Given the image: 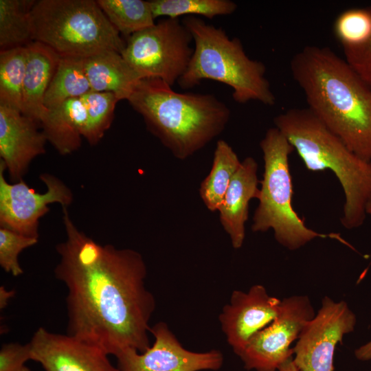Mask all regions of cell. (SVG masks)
Instances as JSON below:
<instances>
[{"label": "cell", "mask_w": 371, "mask_h": 371, "mask_svg": "<svg viewBox=\"0 0 371 371\" xmlns=\"http://www.w3.org/2000/svg\"><path fill=\"white\" fill-rule=\"evenodd\" d=\"M63 207L66 239L56 246V278L67 288L68 335L108 355L150 347L149 321L155 308L145 286L147 268L138 251L100 245L74 223Z\"/></svg>", "instance_id": "cell-1"}, {"label": "cell", "mask_w": 371, "mask_h": 371, "mask_svg": "<svg viewBox=\"0 0 371 371\" xmlns=\"http://www.w3.org/2000/svg\"><path fill=\"white\" fill-rule=\"evenodd\" d=\"M290 69L308 107L360 158L371 161V90L327 47L307 45L291 58Z\"/></svg>", "instance_id": "cell-2"}, {"label": "cell", "mask_w": 371, "mask_h": 371, "mask_svg": "<svg viewBox=\"0 0 371 371\" xmlns=\"http://www.w3.org/2000/svg\"><path fill=\"white\" fill-rule=\"evenodd\" d=\"M128 102L177 159L185 160L225 128L229 107L212 94L179 93L157 78H142Z\"/></svg>", "instance_id": "cell-3"}, {"label": "cell", "mask_w": 371, "mask_h": 371, "mask_svg": "<svg viewBox=\"0 0 371 371\" xmlns=\"http://www.w3.org/2000/svg\"><path fill=\"white\" fill-rule=\"evenodd\" d=\"M274 124L311 171L329 170L344 194L341 225L348 229L361 226L371 196V161L351 151L307 108H292L277 115Z\"/></svg>", "instance_id": "cell-4"}, {"label": "cell", "mask_w": 371, "mask_h": 371, "mask_svg": "<svg viewBox=\"0 0 371 371\" xmlns=\"http://www.w3.org/2000/svg\"><path fill=\"white\" fill-rule=\"evenodd\" d=\"M181 21L192 36L194 52L187 70L177 82L181 88L190 89L202 80H212L230 87L238 103L254 100L275 104L265 65L250 58L238 38H229L222 28L196 16H187Z\"/></svg>", "instance_id": "cell-5"}, {"label": "cell", "mask_w": 371, "mask_h": 371, "mask_svg": "<svg viewBox=\"0 0 371 371\" xmlns=\"http://www.w3.org/2000/svg\"><path fill=\"white\" fill-rule=\"evenodd\" d=\"M264 172L254 212L251 230L266 232L272 229L276 241L294 251L316 238H330L355 250L339 234H322L306 226L292 205L293 182L289 157L295 150L276 126L269 128L260 142Z\"/></svg>", "instance_id": "cell-6"}, {"label": "cell", "mask_w": 371, "mask_h": 371, "mask_svg": "<svg viewBox=\"0 0 371 371\" xmlns=\"http://www.w3.org/2000/svg\"><path fill=\"white\" fill-rule=\"evenodd\" d=\"M30 18L33 41L60 56L87 58L105 50L121 54L126 45L97 1H36Z\"/></svg>", "instance_id": "cell-7"}, {"label": "cell", "mask_w": 371, "mask_h": 371, "mask_svg": "<svg viewBox=\"0 0 371 371\" xmlns=\"http://www.w3.org/2000/svg\"><path fill=\"white\" fill-rule=\"evenodd\" d=\"M192 42L182 21L166 18L128 37L121 54L143 78H159L172 87L188 67Z\"/></svg>", "instance_id": "cell-8"}, {"label": "cell", "mask_w": 371, "mask_h": 371, "mask_svg": "<svg viewBox=\"0 0 371 371\" xmlns=\"http://www.w3.org/2000/svg\"><path fill=\"white\" fill-rule=\"evenodd\" d=\"M315 313L306 295H293L281 301L276 319L258 332L238 355L248 370L278 371L293 357L291 344L297 340Z\"/></svg>", "instance_id": "cell-9"}, {"label": "cell", "mask_w": 371, "mask_h": 371, "mask_svg": "<svg viewBox=\"0 0 371 371\" xmlns=\"http://www.w3.org/2000/svg\"><path fill=\"white\" fill-rule=\"evenodd\" d=\"M5 165L0 160V227L38 238L39 220L49 211V205H69L70 189L53 175L43 173L40 179L46 186L44 193L30 188L22 179L13 183L5 178Z\"/></svg>", "instance_id": "cell-10"}, {"label": "cell", "mask_w": 371, "mask_h": 371, "mask_svg": "<svg viewBox=\"0 0 371 371\" xmlns=\"http://www.w3.org/2000/svg\"><path fill=\"white\" fill-rule=\"evenodd\" d=\"M357 318L344 301L328 296L303 328L293 348V360L301 371H334V354L344 335L354 330Z\"/></svg>", "instance_id": "cell-11"}, {"label": "cell", "mask_w": 371, "mask_h": 371, "mask_svg": "<svg viewBox=\"0 0 371 371\" xmlns=\"http://www.w3.org/2000/svg\"><path fill=\"white\" fill-rule=\"evenodd\" d=\"M150 333L155 340L147 350L128 348L115 356L120 371L217 370L223 363L218 350L201 352L186 349L165 322L155 324Z\"/></svg>", "instance_id": "cell-12"}, {"label": "cell", "mask_w": 371, "mask_h": 371, "mask_svg": "<svg viewBox=\"0 0 371 371\" xmlns=\"http://www.w3.org/2000/svg\"><path fill=\"white\" fill-rule=\"evenodd\" d=\"M281 301L269 295L261 284L252 286L247 292H232L230 302L223 306L218 319L236 355L243 351L255 334L276 319Z\"/></svg>", "instance_id": "cell-13"}, {"label": "cell", "mask_w": 371, "mask_h": 371, "mask_svg": "<svg viewBox=\"0 0 371 371\" xmlns=\"http://www.w3.org/2000/svg\"><path fill=\"white\" fill-rule=\"evenodd\" d=\"M31 360L45 371H120L100 348L41 327L29 342Z\"/></svg>", "instance_id": "cell-14"}, {"label": "cell", "mask_w": 371, "mask_h": 371, "mask_svg": "<svg viewBox=\"0 0 371 371\" xmlns=\"http://www.w3.org/2000/svg\"><path fill=\"white\" fill-rule=\"evenodd\" d=\"M39 123L21 111L0 104V160L10 179H23L32 161L45 153L47 142Z\"/></svg>", "instance_id": "cell-15"}, {"label": "cell", "mask_w": 371, "mask_h": 371, "mask_svg": "<svg viewBox=\"0 0 371 371\" xmlns=\"http://www.w3.org/2000/svg\"><path fill=\"white\" fill-rule=\"evenodd\" d=\"M258 169V163L251 157L241 161L218 210L221 224L234 249L243 245L249 204L259 194Z\"/></svg>", "instance_id": "cell-16"}, {"label": "cell", "mask_w": 371, "mask_h": 371, "mask_svg": "<svg viewBox=\"0 0 371 371\" xmlns=\"http://www.w3.org/2000/svg\"><path fill=\"white\" fill-rule=\"evenodd\" d=\"M27 63L21 113L41 124L48 109L44 99L56 72L60 56L48 46L32 41L26 46Z\"/></svg>", "instance_id": "cell-17"}, {"label": "cell", "mask_w": 371, "mask_h": 371, "mask_svg": "<svg viewBox=\"0 0 371 371\" xmlns=\"http://www.w3.org/2000/svg\"><path fill=\"white\" fill-rule=\"evenodd\" d=\"M85 67L92 91L113 93L120 100H128L143 78L115 50H105L85 58Z\"/></svg>", "instance_id": "cell-18"}, {"label": "cell", "mask_w": 371, "mask_h": 371, "mask_svg": "<svg viewBox=\"0 0 371 371\" xmlns=\"http://www.w3.org/2000/svg\"><path fill=\"white\" fill-rule=\"evenodd\" d=\"M86 124V109L80 98L69 99L57 107L47 109L41 122L47 142L63 155L80 147Z\"/></svg>", "instance_id": "cell-19"}, {"label": "cell", "mask_w": 371, "mask_h": 371, "mask_svg": "<svg viewBox=\"0 0 371 371\" xmlns=\"http://www.w3.org/2000/svg\"><path fill=\"white\" fill-rule=\"evenodd\" d=\"M240 163L227 142L223 139L217 142L211 170L199 188L200 197L210 211L218 210Z\"/></svg>", "instance_id": "cell-20"}, {"label": "cell", "mask_w": 371, "mask_h": 371, "mask_svg": "<svg viewBox=\"0 0 371 371\" xmlns=\"http://www.w3.org/2000/svg\"><path fill=\"white\" fill-rule=\"evenodd\" d=\"M91 90L85 58L60 56L56 72L45 95V106L48 109L57 107L69 99L82 97Z\"/></svg>", "instance_id": "cell-21"}, {"label": "cell", "mask_w": 371, "mask_h": 371, "mask_svg": "<svg viewBox=\"0 0 371 371\" xmlns=\"http://www.w3.org/2000/svg\"><path fill=\"white\" fill-rule=\"evenodd\" d=\"M36 1L0 0V49L25 47L33 41L30 12Z\"/></svg>", "instance_id": "cell-22"}, {"label": "cell", "mask_w": 371, "mask_h": 371, "mask_svg": "<svg viewBox=\"0 0 371 371\" xmlns=\"http://www.w3.org/2000/svg\"><path fill=\"white\" fill-rule=\"evenodd\" d=\"M97 2L111 25L126 38L155 24L148 1L97 0Z\"/></svg>", "instance_id": "cell-23"}, {"label": "cell", "mask_w": 371, "mask_h": 371, "mask_svg": "<svg viewBox=\"0 0 371 371\" xmlns=\"http://www.w3.org/2000/svg\"><path fill=\"white\" fill-rule=\"evenodd\" d=\"M26 46L0 52V104L21 112Z\"/></svg>", "instance_id": "cell-24"}, {"label": "cell", "mask_w": 371, "mask_h": 371, "mask_svg": "<svg viewBox=\"0 0 371 371\" xmlns=\"http://www.w3.org/2000/svg\"><path fill=\"white\" fill-rule=\"evenodd\" d=\"M155 19L160 16L178 19L179 16L199 15L207 19L229 15L237 9L230 0H150L148 1Z\"/></svg>", "instance_id": "cell-25"}, {"label": "cell", "mask_w": 371, "mask_h": 371, "mask_svg": "<svg viewBox=\"0 0 371 371\" xmlns=\"http://www.w3.org/2000/svg\"><path fill=\"white\" fill-rule=\"evenodd\" d=\"M87 113L84 138L90 145L97 144L111 126L120 99L113 93L91 90L80 97Z\"/></svg>", "instance_id": "cell-26"}, {"label": "cell", "mask_w": 371, "mask_h": 371, "mask_svg": "<svg viewBox=\"0 0 371 371\" xmlns=\"http://www.w3.org/2000/svg\"><path fill=\"white\" fill-rule=\"evenodd\" d=\"M333 32L344 52L363 45L371 36V5L341 12L335 20Z\"/></svg>", "instance_id": "cell-27"}, {"label": "cell", "mask_w": 371, "mask_h": 371, "mask_svg": "<svg viewBox=\"0 0 371 371\" xmlns=\"http://www.w3.org/2000/svg\"><path fill=\"white\" fill-rule=\"evenodd\" d=\"M38 243V238L29 237L12 230L0 227V265L7 273L14 276L23 274L19 262V254L25 249Z\"/></svg>", "instance_id": "cell-28"}, {"label": "cell", "mask_w": 371, "mask_h": 371, "mask_svg": "<svg viewBox=\"0 0 371 371\" xmlns=\"http://www.w3.org/2000/svg\"><path fill=\"white\" fill-rule=\"evenodd\" d=\"M344 54L346 61L371 90V36L361 47Z\"/></svg>", "instance_id": "cell-29"}, {"label": "cell", "mask_w": 371, "mask_h": 371, "mask_svg": "<svg viewBox=\"0 0 371 371\" xmlns=\"http://www.w3.org/2000/svg\"><path fill=\"white\" fill-rule=\"evenodd\" d=\"M28 360H31L29 343L25 345L17 343L3 344L0 350V371H16L25 366Z\"/></svg>", "instance_id": "cell-30"}, {"label": "cell", "mask_w": 371, "mask_h": 371, "mask_svg": "<svg viewBox=\"0 0 371 371\" xmlns=\"http://www.w3.org/2000/svg\"><path fill=\"white\" fill-rule=\"evenodd\" d=\"M356 358L360 361H368L371 359V340L367 344L360 346L355 351Z\"/></svg>", "instance_id": "cell-31"}, {"label": "cell", "mask_w": 371, "mask_h": 371, "mask_svg": "<svg viewBox=\"0 0 371 371\" xmlns=\"http://www.w3.org/2000/svg\"><path fill=\"white\" fill-rule=\"evenodd\" d=\"M278 371H301L295 364L293 357L284 362L278 368Z\"/></svg>", "instance_id": "cell-32"}, {"label": "cell", "mask_w": 371, "mask_h": 371, "mask_svg": "<svg viewBox=\"0 0 371 371\" xmlns=\"http://www.w3.org/2000/svg\"><path fill=\"white\" fill-rule=\"evenodd\" d=\"M366 215L371 216V196H370L366 206Z\"/></svg>", "instance_id": "cell-33"}, {"label": "cell", "mask_w": 371, "mask_h": 371, "mask_svg": "<svg viewBox=\"0 0 371 371\" xmlns=\"http://www.w3.org/2000/svg\"><path fill=\"white\" fill-rule=\"evenodd\" d=\"M16 371H31L27 366H23Z\"/></svg>", "instance_id": "cell-34"}]
</instances>
